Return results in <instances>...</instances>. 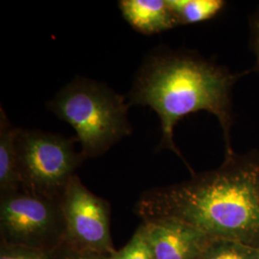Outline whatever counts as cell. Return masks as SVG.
<instances>
[{
    "label": "cell",
    "instance_id": "obj_1",
    "mask_svg": "<svg viewBox=\"0 0 259 259\" xmlns=\"http://www.w3.org/2000/svg\"><path fill=\"white\" fill-rule=\"evenodd\" d=\"M135 211L143 222L177 221L208 238L259 250V150L234 151L213 170L149 189L140 196Z\"/></svg>",
    "mask_w": 259,
    "mask_h": 259
},
{
    "label": "cell",
    "instance_id": "obj_2",
    "mask_svg": "<svg viewBox=\"0 0 259 259\" xmlns=\"http://www.w3.org/2000/svg\"><path fill=\"white\" fill-rule=\"evenodd\" d=\"M245 73L232 72L196 52L159 50L139 68L128 103L148 106L157 112L161 126L158 151L170 150L186 163L174 140L177 123L188 114L207 111L222 130L225 155L232 154V93Z\"/></svg>",
    "mask_w": 259,
    "mask_h": 259
},
{
    "label": "cell",
    "instance_id": "obj_3",
    "mask_svg": "<svg viewBox=\"0 0 259 259\" xmlns=\"http://www.w3.org/2000/svg\"><path fill=\"white\" fill-rule=\"evenodd\" d=\"M47 106L75 130L84 158L101 156L132 134L129 103L105 83L76 78Z\"/></svg>",
    "mask_w": 259,
    "mask_h": 259
},
{
    "label": "cell",
    "instance_id": "obj_4",
    "mask_svg": "<svg viewBox=\"0 0 259 259\" xmlns=\"http://www.w3.org/2000/svg\"><path fill=\"white\" fill-rule=\"evenodd\" d=\"M76 138L19 128L17 138L21 190L60 199L84 157Z\"/></svg>",
    "mask_w": 259,
    "mask_h": 259
},
{
    "label": "cell",
    "instance_id": "obj_5",
    "mask_svg": "<svg viewBox=\"0 0 259 259\" xmlns=\"http://www.w3.org/2000/svg\"><path fill=\"white\" fill-rule=\"evenodd\" d=\"M2 245L55 251L65 242L61 201L25 190L1 196Z\"/></svg>",
    "mask_w": 259,
    "mask_h": 259
},
{
    "label": "cell",
    "instance_id": "obj_6",
    "mask_svg": "<svg viewBox=\"0 0 259 259\" xmlns=\"http://www.w3.org/2000/svg\"><path fill=\"white\" fill-rule=\"evenodd\" d=\"M65 222V242L80 250L112 253L110 207L78 177H72L60 197Z\"/></svg>",
    "mask_w": 259,
    "mask_h": 259
},
{
    "label": "cell",
    "instance_id": "obj_7",
    "mask_svg": "<svg viewBox=\"0 0 259 259\" xmlns=\"http://www.w3.org/2000/svg\"><path fill=\"white\" fill-rule=\"evenodd\" d=\"M144 232L155 259H198L211 238L183 223L144 221Z\"/></svg>",
    "mask_w": 259,
    "mask_h": 259
},
{
    "label": "cell",
    "instance_id": "obj_8",
    "mask_svg": "<svg viewBox=\"0 0 259 259\" xmlns=\"http://www.w3.org/2000/svg\"><path fill=\"white\" fill-rule=\"evenodd\" d=\"M121 13L130 25L144 35H154L180 26L166 0H121Z\"/></svg>",
    "mask_w": 259,
    "mask_h": 259
},
{
    "label": "cell",
    "instance_id": "obj_9",
    "mask_svg": "<svg viewBox=\"0 0 259 259\" xmlns=\"http://www.w3.org/2000/svg\"><path fill=\"white\" fill-rule=\"evenodd\" d=\"M19 128L15 127L0 107V192L1 196L21 190L17 138Z\"/></svg>",
    "mask_w": 259,
    "mask_h": 259
},
{
    "label": "cell",
    "instance_id": "obj_10",
    "mask_svg": "<svg viewBox=\"0 0 259 259\" xmlns=\"http://www.w3.org/2000/svg\"><path fill=\"white\" fill-rule=\"evenodd\" d=\"M179 25L193 24L218 16L227 2L223 0H166Z\"/></svg>",
    "mask_w": 259,
    "mask_h": 259
},
{
    "label": "cell",
    "instance_id": "obj_11",
    "mask_svg": "<svg viewBox=\"0 0 259 259\" xmlns=\"http://www.w3.org/2000/svg\"><path fill=\"white\" fill-rule=\"evenodd\" d=\"M258 250L235 241L210 239L198 259H255Z\"/></svg>",
    "mask_w": 259,
    "mask_h": 259
},
{
    "label": "cell",
    "instance_id": "obj_12",
    "mask_svg": "<svg viewBox=\"0 0 259 259\" xmlns=\"http://www.w3.org/2000/svg\"><path fill=\"white\" fill-rule=\"evenodd\" d=\"M110 259H155L142 228L139 227L125 247L114 250Z\"/></svg>",
    "mask_w": 259,
    "mask_h": 259
},
{
    "label": "cell",
    "instance_id": "obj_13",
    "mask_svg": "<svg viewBox=\"0 0 259 259\" xmlns=\"http://www.w3.org/2000/svg\"><path fill=\"white\" fill-rule=\"evenodd\" d=\"M0 259H55L54 251L1 245Z\"/></svg>",
    "mask_w": 259,
    "mask_h": 259
},
{
    "label": "cell",
    "instance_id": "obj_14",
    "mask_svg": "<svg viewBox=\"0 0 259 259\" xmlns=\"http://www.w3.org/2000/svg\"><path fill=\"white\" fill-rule=\"evenodd\" d=\"M111 253L80 250L65 242L54 251L55 259H110Z\"/></svg>",
    "mask_w": 259,
    "mask_h": 259
},
{
    "label": "cell",
    "instance_id": "obj_15",
    "mask_svg": "<svg viewBox=\"0 0 259 259\" xmlns=\"http://www.w3.org/2000/svg\"><path fill=\"white\" fill-rule=\"evenodd\" d=\"M250 46L255 59V68L259 73V4L249 18Z\"/></svg>",
    "mask_w": 259,
    "mask_h": 259
},
{
    "label": "cell",
    "instance_id": "obj_16",
    "mask_svg": "<svg viewBox=\"0 0 259 259\" xmlns=\"http://www.w3.org/2000/svg\"><path fill=\"white\" fill-rule=\"evenodd\" d=\"M255 259H259V250L258 252H257V255H256V257H255Z\"/></svg>",
    "mask_w": 259,
    "mask_h": 259
}]
</instances>
